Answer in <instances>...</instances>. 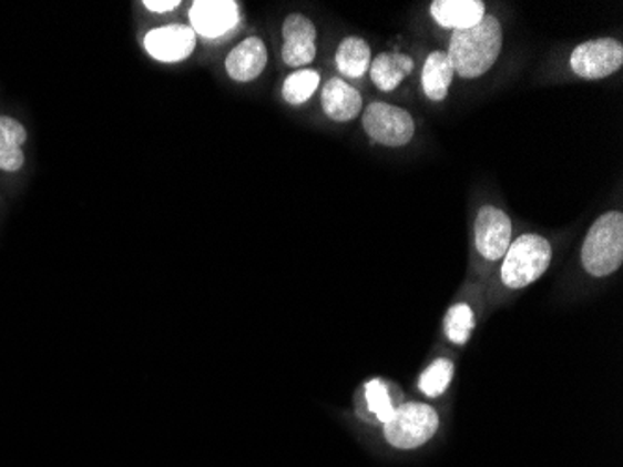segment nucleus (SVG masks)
Instances as JSON below:
<instances>
[{
    "label": "nucleus",
    "mask_w": 623,
    "mask_h": 467,
    "mask_svg": "<svg viewBox=\"0 0 623 467\" xmlns=\"http://www.w3.org/2000/svg\"><path fill=\"white\" fill-rule=\"evenodd\" d=\"M502 49V27L493 16H486L471 29L453 30L448 59L453 71L463 79H477L499 59Z\"/></svg>",
    "instance_id": "nucleus-1"
},
{
    "label": "nucleus",
    "mask_w": 623,
    "mask_h": 467,
    "mask_svg": "<svg viewBox=\"0 0 623 467\" xmlns=\"http://www.w3.org/2000/svg\"><path fill=\"white\" fill-rule=\"evenodd\" d=\"M582 266L594 277H606L623 262V215L606 212L595 221L582 243Z\"/></svg>",
    "instance_id": "nucleus-2"
},
{
    "label": "nucleus",
    "mask_w": 623,
    "mask_h": 467,
    "mask_svg": "<svg viewBox=\"0 0 623 467\" xmlns=\"http://www.w3.org/2000/svg\"><path fill=\"white\" fill-rule=\"evenodd\" d=\"M502 262V283L508 288H524L548 272L553 248L545 237L523 234L505 251Z\"/></svg>",
    "instance_id": "nucleus-3"
},
{
    "label": "nucleus",
    "mask_w": 623,
    "mask_h": 467,
    "mask_svg": "<svg viewBox=\"0 0 623 467\" xmlns=\"http://www.w3.org/2000/svg\"><path fill=\"white\" fill-rule=\"evenodd\" d=\"M439 428V415L426 404H401L385 423L388 444L398 449H417L430 441Z\"/></svg>",
    "instance_id": "nucleus-4"
},
{
    "label": "nucleus",
    "mask_w": 623,
    "mask_h": 467,
    "mask_svg": "<svg viewBox=\"0 0 623 467\" xmlns=\"http://www.w3.org/2000/svg\"><path fill=\"white\" fill-rule=\"evenodd\" d=\"M362 125L371 141L382 146H404L415 135V120L400 106L388 105L382 101L371 103L362 114Z\"/></svg>",
    "instance_id": "nucleus-5"
},
{
    "label": "nucleus",
    "mask_w": 623,
    "mask_h": 467,
    "mask_svg": "<svg viewBox=\"0 0 623 467\" xmlns=\"http://www.w3.org/2000/svg\"><path fill=\"white\" fill-rule=\"evenodd\" d=\"M623 64V45L614 38L584 42L571 53V68L576 75L590 81L616 73Z\"/></svg>",
    "instance_id": "nucleus-6"
},
{
    "label": "nucleus",
    "mask_w": 623,
    "mask_h": 467,
    "mask_svg": "<svg viewBox=\"0 0 623 467\" xmlns=\"http://www.w3.org/2000/svg\"><path fill=\"white\" fill-rule=\"evenodd\" d=\"M188 19L196 35L215 40L239 24V4L234 0H196L188 10Z\"/></svg>",
    "instance_id": "nucleus-7"
},
{
    "label": "nucleus",
    "mask_w": 623,
    "mask_h": 467,
    "mask_svg": "<svg viewBox=\"0 0 623 467\" xmlns=\"http://www.w3.org/2000/svg\"><path fill=\"white\" fill-rule=\"evenodd\" d=\"M144 45L152 59L160 62H182L196 48V32L187 24H165L147 32Z\"/></svg>",
    "instance_id": "nucleus-8"
},
{
    "label": "nucleus",
    "mask_w": 623,
    "mask_h": 467,
    "mask_svg": "<svg viewBox=\"0 0 623 467\" xmlns=\"http://www.w3.org/2000/svg\"><path fill=\"white\" fill-rule=\"evenodd\" d=\"M512 245V221L502 210L483 206L477 217V248L486 261H500Z\"/></svg>",
    "instance_id": "nucleus-9"
},
{
    "label": "nucleus",
    "mask_w": 623,
    "mask_h": 467,
    "mask_svg": "<svg viewBox=\"0 0 623 467\" xmlns=\"http://www.w3.org/2000/svg\"><path fill=\"white\" fill-rule=\"evenodd\" d=\"M283 60L289 68L310 64L316 59V27L303 13H292L283 24Z\"/></svg>",
    "instance_id": "nucleus-10"
},
{
    "label": "nucleus",
    "mask_w": 623,
    "mask_h": 467,
    "mask_svg": "<svg viewBox=\"0 0 623 467\" xmlns=\"http://www.w3.org/2000/svg\"><path fill=\"white\" fill-rule=\"evenodd\" d=\"M224 65L229 78L237 83H251L254 79H258L267 65V48L264 40H259L256 35L243 40L237 48L229 51Z\"/></svg>",
    "instance_id": "nucleus-11"
},
{
    "label": "nucleus",
    "mask_w": 623,
    "mask_h": 467,
    "mask_svg": "<svg viewBox=\"0 0 623 467\" xmlns=\"http://www.w3.org/2000/svg\"><path fill=\"white\" fill-rule=\"evenodd\" d=\"M321 105L330 120L351 122L362 111V98L351 84L335 78L327 81L321 92Z\"/></svg>",
    "instance_id": "nucleus-12"
},
{
    "label": "nucleus",
    "mask_w": 623,
    "mask_h": 467,
    "mask_svg": "<svg viewBox=\"0 0 623 467\" xmlns=\"http://www.w3.org/2000/svg\"><path fill=\"white\" fill-rule=\"evenodd\" d=\"M431 16L445 29H471L486 18V7L480 0H436Z\"/></svg>",
    "instance_id": "nucleus-13"
},
{
    "label": "nucleus",
    "mask_w": 623,
    "mask_h": 467,
    "mask_svg": "<svg viewBox=\"0 0 623 467\" xmlns=\"http://www.w3.org/2000/svg\"><path fill=\"white\" fill-rule=\"evenodd\" d=\"M355 404H357V414L362 419H377L382 425L395 415L396 408H398L390 397V385L385 384L381 379H370L360 389V393H357Z\"/></svg>",
    "instance_id": "nucleus-14"
},
{
    "label": "nucleus",
    "mask_w": 623,
    "mask_h": 467,
    "mask_svg": "<svg viewBox=\"0 0 623 467\" xmlns=\"http://www.w3.org/2000/svg\"><path fill=\"white\" fill-rule=\"evenodd\" d=\"M27 139V130L19 120L0 114V171L18 172L23 169Z\"/></svg>",
    "instance_id": "nucleus-15"
},
{
    "label": "nucleus",
    "mask_w": 623,
    "mask_h": 467,
    "mask_svg": "<svg viewBox=\"0 0 623 467\" xmlns=\"http://www.w3.org/2000/svg\"><path fill=\"white\" fill-rule=\"evenodd\" d=\"M412 59L401 53H381L370 64L371 81L382 92H392L412 71Z\"/></svg>",
    "instance_id": "nucleus-16"
},
{
    "label": "nucleus",
    "mask_w": 623,
    "mask_h": 467,
    "mask_svg": "<svg viewBox=\"0 0 623 467\" xmlns=\"http://www.w3.org/2000/svg\"><path fill=\"white\" fill-rule=\"evenodd\" d=\"M453 68L447 53L433 51L428 57L422 71L423 94L431 101H442L447 98L448 89L452 84Z\"/></svg>",
    "instance_id": "nucleus-17"
},
{
    "label": "nucleus",
    "mask_w": 623,
    "mask_h": 467,
    "mask_svg": "<svg viewBox=\"0 0 623 467\" xmlns=\"http://www.w3.org/2000/svg\"><path fill=\"white\" fill-rule=\"evenodd\" d=\"M371 64V51L359 35L341 40L336 49V65L344 78L360 79Z\"/></svg>",
    "instance_id": "nucleus-18"
},
{
    "label": "nucleus",
    "mask_w": 623,
    "mask_h": 467,
    "mask_svg": "<svg viewBox=\"0 0 623 467\" xmlns=\"http://www.w3.org/2000/svg\"><path fill=\"white\" fill-rule=\"evenodd\" d=\"M319 87V73L314 70H297L284 81V101L289 105H300L310 100Z\"/></svg>",
    "instance_id": "nucleus-19"
},
{
    "label": "nucleus",
    "mask_w": 623,
    "mask_h": 467,
    "mask_svg": "<svg viewBox=\"0 0 623 467\" xmlns=\"http://www.w3.org/2000/svg\"><path fill=\"white\" fill-rule=\"evenodd\" d=\"M453 365L448 359H437L433 365L423 370L418 382V387L426 397H441L442 393L448 389V385L452 382Z\"/></svg>",
    "instance_id": "nucleus-20"
},
{
    "label": "nucleus",
    "mask_w": 623,
    "mask_h": 467,
    "mask_svg": "<svg viewBox=\"0 0 623 467\" xmlns=\"http://www.w3.org/2000/svg\"><path fill=\"white\" fill-rule=\"evenodd\" d=\"M474 327V314L471 307L459 303L453 305L447 314V335L453 344H464L471 337Z\"/></svg>",
    "instance_id": "nucleus-21"
},
{
    "label": "nucleus",
    "mask_w": 623,
    "mask_h": 467,
    "mask_svg": "<svg viewBox=\"0 0 623 467\" xmlns=\"http://www.w3.org/2000/svg\"><path fill=\"white\" fill-rule=\"evenodd\" d=\"M142 4H144L150 12L166 13L174 12L182 2H180V0H144Z\"/></svg>",
    "instance_id": "nucleus-22"
}]
</instances>
